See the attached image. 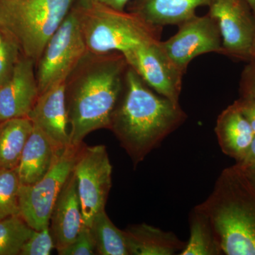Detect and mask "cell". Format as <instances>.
<instances>
[{
  "instance_id": "cell-1",
  "label": "cell",
  "mask_w": 255,
  "mask_h": 255,
  "mask_svg": "<svg viewBox=\"0 0 255 255\" xmlns=\"http://www.w3.org/2000/svg\"><path fill=\"white\" fill-rule=\"evenodd\" d=\"M187 119L179 103L154 92L128 65L123 91L109 129L130 157L134 167Z\"/></svg>"
},
{
  "instance_id": "cell-2",
  "label": "cell",
  "mask_w": 255,
  "mask_h": 255,
  "mask_svg": "<svg viewBox=\"0 0 255 255\" xmlns=\"http://www.w3.org/2000/svg\"><path fill=\"white\" fill-rule=\"evenodd\" d=\"M128 67L125 57L119 52H88L69 75L65 97L71 145L82 143L95 130L110 128Z\"/></svg>"
},
{
  "instance_id": "cell-3",
  "label": "cell",
  "mask_w": 255,
  "mask_h": 255,
  "mask_svg": "<svg viewBox=\"0 0 255 255\" xmlns=\"http://www.w3.org/2000/svg\"><path fill=\"white\" fill-rule=\"evenodd\" d=\"M197 206L209 217L223 255H255V187L239 166L223 169Z\"/></svg>"
},
{
  "instance_id": "cell-4",
  "label": "cell",
  "mask_w": 255,
  "mask_h": 255,
  "mask_svg": "<svg viewBox=\"0 0 255 255\" xmlns=\"http://www.w3.org/2000/svg\"><path fill=\"white\" fill-rule=\"evenodd\" d=\"M74 6L89 53L125 54L146 42L160 40L162 28L145 22L130 11L81 0Z\"/></svg>"
},
{
  "instance_id": "cell-5",
  "label": "cell",
  "mask_w": 255,
  "mask_h": 255,
  "mask_svg": "<svg viewBox=\"0 0 255 255\" xmlns=\"http://www.w3.org/2000/svg\"><path fill=\"white\" fill-rule=\"evenodd\" d=\"M75 1L0 0V24L16 38L25 57L37 64Z\"/></svg>"
},
{
  "instance_id": "cell-6",
  "label": "cell",
  "mask_w": 255,
  "mask_h": 255,
  "mask_svg": "<svg viewBox=\"0 0 255 255\" xmlns=\"http://www.w3.org/2000/svg\"><path fill=\"white\" fill-rule=\"evenodd\" d=\"M88 53L75 6L47 43L37 63L39 95L69 75Z\"/></svg>"
},
{
  "instance_id": "cell-7",
  "label": "cell",
  "mask_w": 255,
  "mask_h": 255,
  "mask_svg": "<svg viewBox=\"0 0 255 255\" xmlns=\"http://www.w3.org/2000/svg\"><path fill=\"white\" fill-rule=\"evenodd\" d=\"M69 145L58 154L49 171L31 185L20 187V216L33 230L49 227L50 216L64 184L73 172L80 146Z\"/></svg>"
},
{
  "instance_id": "cell-8",
  "label": "cell",
  "mask_w": 255,
  "mask_h": 255,
  "mask_svg": "<svg viewBox=\"0 0 255 255\" xmlns=\"http://www.w3.org/2000/svg\"><path fill=\"white\" fill-rule=\"evenodd\" d=\"M112 170L107 147L82 142L73 168L81 202L84 224L90 227L96 215L105 210L112 187Z\"/></svg>"
},
{
  "instance_id": "cell-9",
  "label": "cell",
  "mask_w": 255,
  "mask_h": 255,
  "mask_svg": "<svg viewBox=\"0 0 255 255\" xmlns=\"http://www.w3.org/2000/svg\"><path fill=\"white\" fill-rule=\"evenodd\" d=\"M128 65L158 95L179 103L184 72L172 61L160 40L146 42L123 54Z\"/></svg>"
},
{
  "instance_id": "cell-10",
  "label": "cell",
  "mask_w": 255,
  "mask_h": 255,
  "mask_svg": "<svg viewBox=\"0 0 255 255\" xmlns=\"http://www.w3.org/2000/svg\"><path fill=\"white\" fill-rule=\"evenodd\" d=\"M209 14L217 23L223 54L251 60L255 41V16L245 0H212Z\"/></svg>"
},
{
  "instance_id": "cell-11",
  "label": "cell",
  "mask_w": 255,
  "mask_h": 255,
  "mask_svg": "<svg viewBox=\"0 0 255 255\" xmlns=\"http://www.w3.org/2000/svg\"><path fill=\"white\" fill-rule=\"evenodd\" d=\"M173 36L162 41V46L178 68L187 71L188 65L199 55L209 53L223 54L222 38L216 21L209 14H195L178 25Z\"/></svg>"
},
{
  "instance_id": "cell-12",
  "label": "cell",
  "mask_w": 255,
  "mask_h": 255,
  "mask_svg": "<svg viewBox=\"0 0 255 255\" xmlns=\"http://www.w3.org/2000/svg\"><path fill=\"white\" fill-rule=\"evenodd\" d=\"M65 88L66 80L52 85L39 95L28 117L58 151L63 150L70 145Z\"/></svg>"
},
{
  "instance_id": "cell-13",
  "label": "cell",
  "mask_w": 255,
  "mask_h": 255,
  "mask_svg": "<svg viewBox=\"0 0 255 255\" xmlns=\"http://www.w3.org/2000/svg\"><path fill=\"white\" fill-rule=\"evenodd\" d=\"M34 62L24 58L15 64L9 78L0 86V122L28 117L39 97Z\"/></svg>"
},
{
  "instance_id": "cell-14",
  "label": "cell",
  "mask_w": 255,
  "mask_h": 255,
  "mask_svg": "<svg viewBox=\"0 0 255 255\" xmlns=\"http://www.w3.org/2000/svg\"><path fill=\"white\" fill-rule=\"evenodd\" d=\"M81 202L73 172L57 198L50 219V230L56 250L68 246L83 226Z\"/></svg>"
},
{
  "instance_id": "cell-15",
  "label": "cell",
  "mask_w": 255,
  "mask_h": 255,
  "mask_svg": "<svg viewBox=\"0 0 255 255\" xmlns=\"http://www.w3.org/2000/svg\"><path fill=\"white\" fill-rule=\"evenodd\" d=\"M212 0H132L129 11L152 26L179 25Z\"/></svg>"
},
{
  "instance_id": "cell-16",
  "label": "cell",
  "mask_w": 255,
  "mask_h": 255,
  "mask_svg": "<svg viewBox=\"0 0 255 255\" xmlns=\"http://www.w3.org/2000/svg\"><path fill=\"white\" fill-rule=\"evenodd\" d=\"M61 151L57 150L45 134L33 125L16 167L21 185H31L44 177Z\"/></svg>"
},
{
  "instance_id": "cell-17",
  "label": "cell",
  "mask_w": 255,
  "mask_h": 255,
  "mask_svg": "<svg viewBox=\"0 0 255 255\" xmlns=\"http://www.w3.org/2000/svg\"><path fill=\"white\" fill-rule=\"evenodd\" d=\"M215 132L221 151L236 162L245 155L255 136L251 126L236 102L220 114Z\"/></svg>"
},
{
  "instance_id": "cell-18",
  "label": "cell",
  "mask_w": 255,
  "mask_h": 255,
  "mask_svg": "<svg viewBox=\"0 0 255 255\" xmlns=\"http://www.w3.org/2000/svg\"><path fill=\"white\" fill-rule=\"evenodd\" d=\"M124 233L130 255H173L187 244L173 233L146 223L128 226Z\"/></svg>"
},
{
  "instance_id": "cell-19",
  "label": "cell",
  "mask_w": 255,
  "mask_h": 255,
  "mask_svg": "<svg viewBox=\"0 0 255 255\" xmlns=\"http://www.w3.org/2000/svg\"><path fill=\"white\" fill-rule=\"evenodd\" d=\"M33 128L28 117L0 122V169H16Z\"/></svg>"
},
{
  "instance_id": "cell-20",
  "label": "cell",
  "mask_w": 255,
  "mask_h": 255,
  "mask_svg": "<svg viewBox=\"0 0 255 255\" xmlns=\"http://www.w3.org/2000/svg\"><path fill=\"white\" fill-rule=\"evenodd\" d=\"M190 237L180 255H223L207 215L198 206L189 218Z\"/></svg>"
},
{
  "instance_id": "cell-21",
  "label": "cell",
  "mask_w": 255,
  "mask_h": 255,
  "mask_svg": "<svg viewBox=\"0 0 255 255\" xmlns=\"http://www.w3.org/2000/svg\"><path fill=\"white\" fill-rule=\"evenodd\" d=\"M90 228L97 255H130L124 231L112 222L105 210L96 215Z\"/></svg>"
},
{
  "instance_id": "cell-22",
  "label": "cell",
  "mask_w": 255,
  "mask_h": 255,
  "mask_svg": "<svg viewBox=\"0 0 255 255\" xmlns=\"http://www.w3.org/2000/svg\"><path fill=\"white\" fill-rule=\"evenodd\" d=\"M20 215L0 221V255H20L33 232Z\"/></svg>"
},
{
  "instance_id": "cell-23",
  "label": "cell",
  "mask_w": 255,
  "mask_h": 255,
  "mask_svg": "<svg viewBox=\"0 0 255 255\" xmlns=\"http://www.w3.org/2000/svg\"><path fill=\"white\" fill-rule=\"evenodd\" d=\"M20 187L16 169H0V221L20 215Z\"/></svg>"
},
{
  "instance_id": "cell-24",
  "label": "cell",
  "mask_w": 255,
  "mask_h": 255,
  "mask_svg": "<svg viewBox=\"0 0 255 255\" xmlns=\"http://www.w3.org/2000/svg\"><path fill=\"white\" fill-rule=\"evenodd\" d=\"M55 248L50 227L40 231L33 230L28 241L23 245L21 255H49Z\"/></svg>"
},
{
  "instance_id": "cell-25",
  "label": "cell",
  "mask_w": 255,
  "mask_h": 255,
  "mask_svg": "<svg viewBox=\"0 0 255 255\" xmlns=\"http://www.w3.org/2000/svg\"><path fill=\"white\" fill-rule=\"evenodd\" d=\"M57 251L60 255H97L95 243L90 228L83 224L75 239L68 246L57 250Z\"/></svg>"
},
{
  "instance_id": "cell-26",
  "label": "cell",
  "mask_w": 255,
  "mask_h": 255,
  "mask_svg": "<svg viewBox=\"0 0 255 255\" xmlns=\"http://www.w3.org/2000/svg\"><path fill=\"white\" fill-rule=\"evenodd\" d=\"M14 51L12 45L3 41L0 44V86L11 76L14 68Z\"/></svg>"
},
{
  "instance_id": "cell-27",
  "label": "cell",
  "mask_w": 255,
  "mask_h": 255,
  "mask_svg": "<svg viewBox=\"0 0 255 255\" xmlns=\"http://www.w3.org/2000/svg\"><path fill=\"white\" fill-rule=\"evenodd\" d=\"M241 91L243 97L255 100V63L251 62L246 67L242 76Z\"/></svg>"
},
{
  "instance_id": "cell-28",
  "label": "cell",
  "mask_w": 255,
  "mask_h": 255,
  "mask_svg": "<svg viewBox=\"0 0 255 255\" xmlns=\"http://www.w3.org/2000/svg\"><path fill=\"white\" fill-rule=\"evenodd\" d=\"M235 102L245 118L249 122L255 134V100L242 97Z\"/></svg>"
},
{
  "instance_id": "cell-29",
  "label": "cell",
  "mask_w": 255,
  "mask_h": 255,
  "mask_svg": "<svg viewBox=\"0 0 255 255\" xmlns=\"http://www.w3.org/2000/svg\"><path fill=\"white\" fill-rule=\"evenodd\" d=\"M87 2L99 3L114 8V9L124 11L127 5L130 0H81Z\"/></svg>"
},
{
  "instance_id": "cell-30",
  "label": "cell",
  "mask_w": 255,
  "mask_h": 255,
  "mask_svg": "<svg viewBox=\"0 0 255 255\" xmlns=\"http://www.w3.org/2000/svg\"><path fill=\"white\" fill-rule=\"evenodd\" d=\"M253 163H255V136L245 155L240 160L236 162V164L239 166L248 165Z\"/></svg>"
},
{
  "instance_id": "cell-31",
  "label": "cell",
  "mask_w": 255,
  "mask_h": 255,
  "mask_svg": "<svg viewBox=\"0 0 255 255\" xmlns=\"http://www.w3.org/2000/svg\"><path fill=\"white\" fill-rule=\"evenodd\" d=\"M239 167L243 169V172H245L247 177L255 187V163L245 166H239Z\"/></svg>"
},
{
  "instance_id": "cell-32",
  "label": "cell",
  "mask_w": 255,
  "mask_h": 255,
  "mask_svg": "<svg viewBox=\"0 0 255 255\" xmlns=\"http://www.w3.org/2000/svg\"><path fill=\"white\" fill-rule=\"evenodd\" d=\"M255 16V0H245Z\"/></svg>"
},
{
  "instance_id": "cell-33",
  "label": "cell",
  "mask_w": 255,
  "mask_h": 255,
  "mask_svg": "<svg viewBox=\"0 0 255 255\" xmlns=\"http://www.w3.org/2000/svg\"><path fill=\"white\" fill-rule=\"evenodd\" d=\"M251 60L252 62H255V41L251 51Z\"/></svg>"
}]
</instances>
